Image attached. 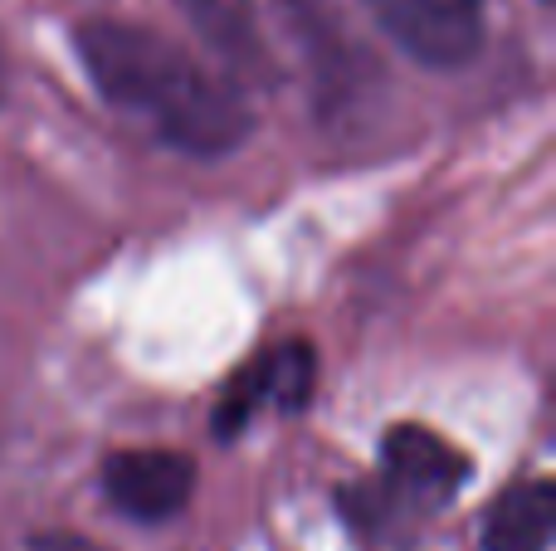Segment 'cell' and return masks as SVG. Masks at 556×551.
Returning <instances> with one entry per match:
<instances>
[{"mask_svg":"<svg viewBox=\"0 0 556 551\" xmlns=\"http://www.w3.org/2000/svg\"><path fill=\"white\" fill-rule=\"evenodd\" d=\"M103 494L132 523H166L195 494V464L181 449H123L103 464Z\"/></svg>","mask_w":556,"mask_h":551,"instance_id":"obj_4","label":"cell"},{"mask_svg":"<svg viewBox=\"0 0 556 551\" xmlns=\"http://www.w3.org/2000/svg\"><path fill=\"white\" fill-rule=\"evenodd\" d=\"M317 386V357L307 342H283L269 347L260 361H250L244 371H235L225 386L220 406H215V435L235 439L264 406L274 410H303L307 396Z\"/></svg>","mask_w":556,"mask_h":551,"instance_id":"obj_3","label":"cell"},{"mask_svg":"<svg viewBox=\"0 0 556 551\" xmlns=\"http://www.w3.org/2000/svg\"><path fill=\"white\" fill-rule=\"evenodd\" d=\"M381 464L401 494L430 498V503H444L469 484V459L425 425H395L381 445Z\"/></svg>","mask_w":556,"mask_h":551,"instance_id":"obj_5","label":"cell"},{"mask_svg":"<svg viewBox=\"0 0 556 551\" xmlns=\"http://www.w3.org/2000/svg\"><path fill=\"white\" fill-rule=\"evenodd\" d=\"M74 49L98 93L176 152L230 156L250 142L254 117L244 98L156 29L132 20H84L74 29Z\"/></svg>","mask_w":556,"mask_h":551,"instance_id":"obj_1","label":"cell"},{"mask_svg":"<svg viewBox=\"0 0 556 551\" xmlns=\"http://www.w3.org/2000/svg\"><path fill=\"white\" fill-rule=\"evenodd\" d=\"M29 551H103V547L78 533H39V537H29Z\"/></svg>","mask_w":556,"mask_h":551,"instance_id":"obj_8","label":"cell"},{"mask_svg":"<svg viewBox=\"0 0 556 551\" xmlns=\"http://www.w3.org/2000/svg\"><path fill=\"white\" fill-rule=\"evenodd\" d=\"M538 5H552V0H538Z\"/></svg>","mask_w":556,"mask_h":551,"instance_id":"obj_10","label":"cell"},{"mask_svg":"<svg viewBox=\"0 0 556 551\" xmlns=\"http://www.w3.org/2000/svg\"><path fill=\"white\" fill-rule=\"evenodd\" d=\"M547 547H552V478H522L483 517V551H547Z\"/></svg>","mask_w":556,"mask_h":551,"instance_id":"obj_7","label":"cell"},{"mask_svg":"<svg viewBox=\"0 0 556 551\" xmlns=\"http://www.w3.org/2000/svg\"><path fill=\"white\" fill-rule=\"evenodd\" d=\"M176 10L191 20V29L235 74L254 78V84H269L274 54H269V39H264L254 0H176Z\"/></svg>","mask_w":556,"mask_h":551,"instance_id":"obj_6","label":"cell"},{"mask_svg":"<svg viewBox=\"0 0 556 551\" xmlns=\"http://www.w3.org/2000/svg\"><path fill=\"white\" fill-rule=\"evenodd\" d=\"M0 88H5V54H0Z\"/></svg>","mask_w":556,"mask_h":551,"instance_id":"obj_9","label":"cell"},{"mask_svg":"<svg viewBox=\"0 0 556 551\" xmlns=\"http://www.w3.org/2000/svg\"><path fill=\"white\" fill-rule=\"evenodd\" d=\"M371 20L425 68H464L489 39V0H366Z\"/></svg>","mask_w":556,"mask_h":551,"instance_id":"obj_2","label":"cell"}]
</instances>
